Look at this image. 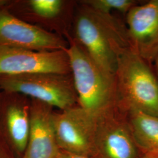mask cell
Returning a JSON list of instances; mask_svg holds the SVG:
<instances>
[{
  "mask_svg": "<svg viewBox=\"0 0 158 158\" xmlns=\"http://www.w3.org/2000/svg\"><path fill=\"white\" fill-rule=\"evenodd\" d=\"M68 38L78 42L100 67L114 75L119 55L131 48L125 23L80 1H76Z\"/></svg>",
  "mask_w": 158,
  "mask_h": 158,
  "instance_id": "6da1fadb",
  "label": "cell"
},
{
  "mask_svg": "<svg viewBox=\"0 0 158 158\" xmlns=\"http://www.w3.org/2000/svg\"><path fill=\"white\" fill-rule=\"evenodd\" d=\"M117 103L127 111L158 117V78L152 65L131 48L123 51L115 72Z\"/></svg>",
  "mask_w": 158,
  "mask_h": 158,
  "instance_id": "7a4b0ae2",
  "label": "cell"
},
{
  "mask_svg": "<svg viewBox=\"0 0 158 158\" xmlns=\"http://www.w3.org/2000/svg\"><path fill=\"white\" fill-rule=\"evenodd\" d=\"M66 40L78 105L98 115L117 102L115 75L100 67L76 40Z\"/></svg>",
  "mask_w": 158,
  "mask_h": 158,
  "instance_id": "3957f363",
  "label": "cell"
},
{
  "mask_svg": "<svg viewBox=\"0 0 158 158\" xmlns=\"http://www.w3.org/2000/svg\"><path fill=\"white\" fill-rule=\"evenodd\" d=\"M0 90L16 93L63 111L78 105L72 73L0 75Z\"/></svg>",
  "mask_w": 158,
  "mask_h": 158,
  "instance_id": "277c9868",
  "label": "cell"
},
{
  "mask_svg": "<svg viewBox=\"0 0 158 158\" xmlns=\"http://www.w3.org/2000/svg\"><path fill=\"white\" fill-rule=\"evenodd\" d=\"M96 146L98 158H140L128 111L117 102L97 115Z\"/></svg>",
  "mask_w": 158,
  "mask_h": 158,
  "instance_id": "5b68a950",
  "label": "cell"
},
{
  "mask_svg": "<svg viewBox=\"0 0 158 158\" xmlns=\"http://www.w3.org/2000/svg\"><path fill=\"white\" fill-rule=\"evenodd\" d=\"M97 115L79 105L54 111L53 123L60 149L67 152L98 158L96 146Z\"/></svg>",
  "mask_w": 158,
  "mask_h": 158,
  "instance_id": "8992f818",
  "label": "cell"
},
{
  "mask_svg": "<svg viewBox=\"0 0 158 158\" xmlns=\"http://www.w3.org/2000/svg\"><path fill=\"white\" fill-rule=\"evenodd\" d=\"M76 5V1L67 0H6L3 6L23 21L66 39Z\"/></svg>",
  "mask_w": 158,
  "mask_h": 158,
  "instance_id": "52a82bcc",
  "label": "cell"
},
{
  "mask_svg": "<svg viewBox=\"0 0 158 158\" xmlns=\"http://www.w3.org/2000/svg\"><path fill=\"white\" fill-rule=\"evenodd\" d=\"M0 6V48L10 47L35 51L66 50L69 42L62 36L31 25Z\"/></svg>",
  "mask_w": 158,
  "mask_h": 158,
  "instance_id": "ba28073f",
  "label": "cell"
},
{
  "mask_svg": "<svg viewBox=\"0 0 158 158\" xmlns=\"http://www.w3.org/2000/svg\"><path fill=\"white\" fill-rule=\"evenodd\" d=\"M38 72L71 73L67 49L35 51L16 48H0V75Z\"/></svg>",
  "mask_w": 158,
  "mask_h": 158,
  "instance_id": "9c48e42d",
  "label": "cell"
},
{
  "mask_svg": "<svg viewBox=\"0 0 158 158\" xmlns=\"http://www.w3.org/2000/svg\"><path fill=\"white\" fill-rule=\"evenodd\" d=\"M125 24L130 48L152 66L158 56V0L132 7Z\"/></svg>",
  "mask_w": 158,
  "mask_h": 158,
  "instance_id": "30bf717a",
  "label": "cell"
},
{
  "mask_svg": "<svg viewBox=\"0 0 158 158\" xmlns=\"http://www.w3.org/2000/svg\"><path fill=\"white\" fill-rule=\"evenodd\" d=\"M53 107L31 98V130L23 158H59Z\"/></svg>",
  "mask_w": 158,
  "mask_h": 158,
  "instance_id": "8fae6325",
  "label": "cell"
},
{
  "mask_svg": "<svg viewBox=\"0 0 158 158\" xmlns=\"http://www.w3.org/2000/svg\"><path fill=\"white\" fill-rule=\"evenodd\" d=\"M31 98L16 93L2 91L0 114L6 132L19 152H25L31 130Z\"/></svg>",
  "mask_w": 158,
  "mask_h": 158,
  "instance_id": "7c38bea8",
  "label": "cell"
},
{
  "mask_svg": "<svg viewBox=\"0 0 158 158\" xmlns=\"http://www.w3.org/2000/svg\"><path fill=\"white\" fill-rule=\"evenodd\" d=\"M134 139L143 155L158 158V117L136 111H128Z\"/></svg>",
  "mask_w": 158,
  "mask_h": 158,
  "instance_id": "4fadbf2b",
  "label": "cell"
},
{
  "mask_svg": "<svg viewBox=\"0 0 158 158\" xmlns=\"http://www.w3.org/2000/svg\"><path fill=\"white\" fill-rule=\"evenodd\" d=\"M80 1L98 11L111 14L112 11H118L125 15L132 7L139 4V1L136 0H81Z\"/></svg>",
  "mask_w": 158,
  "mask_h": 158,
  "instance_id": "5bb4252c",
  "label": "cell"
},
{
  "mask_svg": "<svg viewBox=\"0 0 158 158\" xmlns=\"http://www.w3.org/2000/svg\"><path fill=\"white\" fill-rule=\"evenodd\" d=\"M59 158H92L90 156H86L78 154H74L71 153L67 152L60 150Z\"/></svg>",
  "mask_w": 158,
  "mask_h": 158,
  "instance_id": "9a60e30c",
  "label": "cell"
},
{
  "mask_svg": "<svg viewBox=\"0 0 158 158\" xmlns=\"http://www.w3.org/2000/svg\"><path fill=\"white\" fill-rule=\"evenodd\" d=\"M155 69H156V73L158 78V56L157 57L155 62Z\"/></svg>",
  "mask_w": 158,
  "mask_h": 158,
  "instance_id": "2e32d148",
  "label": "cell"
},
{
  "mask_svg": "<svg viewBox=\"0 0 158 158\" xmlns=\"http://www.w3.org/2000/svg\"><path fill=\"white\" fill-rule=\"evenodd\" d=\"M140 158H151V157H149V156H146V155H142V156Z\"/></svg>",
  "mask_w": 158,
  "mask_h": 158,
  "instance_id": "e0dca14e",
  "label": "cell"
},
{
  "mask_svg": "<svg viewBox=\"0 0 158 158\" xmlns=\"http://www.w3.org/2000/svg\"><path fill=\"white\" fill-rule=\"evenodd\" d=\"M1 94H2V91L0 90V108H1Z\"/></svg>",
  "mask_w": 158,
  "mask_h": 158,
  "instance_id": "ac0fdd59",
  "label": "cell"
},
{
  "mask_svg": "<svg viewBox=\"0 0 158 158\" xmlns=\"http://www.w3.org/2000/svg\"><path fill=\"white\" fill-rule=\"evenodd\" d=\"M1 0H0V4H1Z\"/></svg>",
  "mask_w": 158,
  "mask_h": 158,
  "instance_id": "d6986e66",
  "label": "cell"
}]
</instances>
